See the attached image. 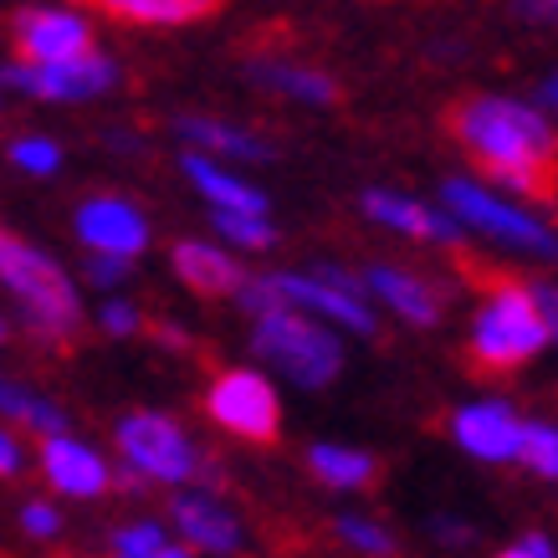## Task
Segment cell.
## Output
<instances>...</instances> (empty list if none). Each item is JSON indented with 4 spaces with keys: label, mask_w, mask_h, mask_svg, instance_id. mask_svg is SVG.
Listing matches in <instances>:
<instances>
[{
    "label": "cell",
    "mask_w": 558,
    "mask_h": 558,
    "mask_svg": "<svg viewBox=\"0 0 558 558\" xmlns=\"http://www.w3.org/2000/svg\"><path fill=\"white\" fill-rule=\"evenodd\" d=\"M446 129L497 185L558 201V134L533 102L476 93L446 113Z\"/></svg>",
    "instance_id": "6da1fadb"
},
{
    "label": "cell",
    "mask_w": 558,
    "mask_h": 558,
    "mask_svg": "<svg viewBox=\"0 0 558 558\" xmlns=\"http://www.w3.org/2000/svg\"><path fill=\"white\" fill-rule=\"evenodd\" d=\"M0 288L16 298L21 318L36 339L47 343H72L83 328V298L72 288V277L62 271V262L41 246H32L26 236L0 226Z\"/></svg>",
    "instance_id": "7a4b0ae2"
},
{
    "label": "cell",
    "mask_w": 558,
    "mask_h": 558,
    "mask_svg": "<svg viewBox=\"0 0 558 558\" xmlns=\"http://www.w3.org/2000/svg\"><path fill=\"white\" fill-rule=\"evenodd\" d=\"M543 343H548V328L538 318L533 292L518 288V282H497L476 307L466 349H472V364L482 374H512L523 369Z\"/></svg>",
    "instance_id": "3957f363"
},
{
    "label": "cell",
    "mask_w": 558,
    "mask_h": 558,
    "mask_svg": "<svg viewBox=\"0 0 558 558\" xmlns=\"http://www.w3.org/2000/svg\"><path fill=\"white\" fill-rule=\"evenodd\" d=\"M256 359H267L277 374H288L292 385L323 389L333 385L343 369V343L339 333H328L323 323H313L298 307H271L252 328Z\"/></svg>",
    "instance_id": "277c9868"
},
{
    "label": "cell",
    "mask_w": 558,
    "mask_h": 558,
    "mask_svg": "<svg viewBox=\"0 0 558 558\" xmlns=\"http://www.w3.org/2000/svg\"><path fill=\"white\" fill-rule=\"evenodd\" d=\"M113 440H119L123 461H129V472L138 482H165V487L185 492V482L205 476V466H210V457L190 440L185 425L165 415V410H129V415H119Z\"/></svg>",
    "instance_id": "5b68a950"
},
{
    "label": "cell",
    "mask_w": 558,
    "mask_h": 558,
    "mask_svg": "<svg viewBox=\"0 0 558 558\" xmlns=\"http://www.w3.org/2000/svg\"><path fill=\"white\" fill-rule=\"evenodd\" d=\"M440 205H446V216L457 220L461 231L472 226V231H482V236L502 241V246H518V252H533V256H548V262H558V231L548 226V220H538L533 210H523V205L502 201L497 190L476 185V180H446L440 185Z\"/></svg>",
    "instance_id": "8992f818"
},
{
    "label": "cell",
    "mask_w": 558,
    "mask_h": 558,
    "mask_svg": "<svg viewBox=\"0 0 558 558\" xmlns=\"http://www.w3.org/2000/svg\"><path fill=\"white\" fill-rule=\"evenodd\" d=\"M205 415L236 440L252 446H277L282 436V400L267 374L256 369H220L205 389Z\"/></svg>",
    "instance_id": "52a82bcc"
},
{
    "label": "cell",
    "mask_w": 558,
    "mask_h": 558,
    "mask_svg": "<svg viewBox=\"0 0 558 558\" xmlns=\"http://www.w3.org/2000/svg\"><path fill=\"white\" fill-rule=\"evenodd\" d=\"M271 292L282 298V307H298L307 318L339 323L343 333H359V339L379 333L374 307L359 298L354 277L343 267H328V262H323L318 271H271Z\"/></svg>",
    "instance_id": "ba28073f"
},
{
    "label": "cell",
    "mask_w": 558,
    "mask_h": 558,
    "mask_svg": "<svg viewBox=\"0 0 558 558\" xmlns=\"http://www.w3.org/2000/svg\"><path fill=\"white\" fill-rule=\"evenodd\" d=\"M113 83H119V62L98 47L72 57V62H51V68H32V62H16V57L0 62V87L41 102H93Z\"/></svg>",
    "instance_id": "9c48e42d"
},
{
    "label": "cell",
    "mask_w": 558,
    "mask_h": 558,
    "mask_svg": "<svg viewBox=\"0 0 558 558\" xmlns=\"http://www.w3.org/2000/svg\"><path fill=\"white\" fill-rule=\"evenodd\" d=\"M72 231L93 256H119V262L144 256L154 241L144 205H134L129 195H87V201H77Z\"/></svg>",
    "instance_id": "30bf717a"
},
{
    "label": "cell",
    "mask_w": 558,
    "mask_h": 558,
    "mask_svg": "<svg viewBox=\"0 0 558 558\" xmlns=\"http://www.w3.org/2000/svg\"><path fill=\"white\" fill-rule=\"evenodd\" d=\"M11 41H16V62L51 68V62H72L93 51V21L68 5H26L11 21Z\"/></svg>",
    "instance_id": "8fae6325"
},
{
    "label": "cell",
    "mask_w": 558,
    "mask_h": 558,
    "mask_svg": "<svg viewBox=\"0 0 558 558\" xmlns=\"http://www.w3.org/2000/svg\"><path fill=\"white\" fill-rule=\"evenodd\" d=\"M354 288H359V298L385 303L389 313H400V318L415 323V328H436L440 313H446V298H440V288L430 277L389 267V262H369L364 271H354Z\"/></svg>",
    "instance_id": "7c38bea8"
},
{
    "label": "cell",
    "mask_w": 558,
    "mask_h": 558,
    "mask_svg": "<svg viewBox=\"0 0 558 558\" xmlns=\"http://www.w3.org/2000/svg\"><path fill=\"white\" fill-rule=\"evenodd\" d=\"M451 436L466 457L476 461H518V440H523V415L508 400H476L451 415Z\"/></svg>",
    "instance_id": "4fadbf2b"
},
{
    "label": "cell",
    "mask_w": 558,
    "mask_h": 558,
    "mask_svg": "<svg viewBox=\"0 0 558 558\" xmlns=\"http://www.w3.org/2000/svg\"><path fill=\"white\" fill-rule=\"evenodd\" d=\"M359 210L385 226V231H400V236H415V241H436V246H461V226L446 210H430L425 201L415 195H400V190H364L359 195Z\"/></svg>",
    "instance_id": "5bb4252c"
},
{
    "label": "cell",
    "mask_w": 558,
    "mask_h": 558,
    "mask_svg": "<svg viewBox=\"0 0 558 558\" xmlns=\"http://www.w3.org/2000/svg\"><path fill=\"white\" fill-rule=\"evenodd\" d=\"M170 523L190 554L195 548H205V554H236L241 548V518L220 502L216 492H174Z\"/></svg>",
    "instance_id": "9a60e30c"
},
{
    "label": "cell",
    "mask_w": 558,
    "mask_h": 558,
    "mask_svg": "<svg viewBox=\"0 0 558 558\" xmlns=\"http://www.w3.org/2000/svg\"><path fill=\"white\" fill-rule=\"evenodd\" d=\"M41 472L62 497H83V502H93V497L113 487V466L102 461V451H93L87 440L72 436L41 440Z\"/></svg>",
    "instance_id": "2e32d148"
},
{
    "label": "cell",
    "mask_w": 558,
    "mask_h": 558,
    "mask_svg": "<svg viewBox=\"0 0 558 558\" xmlns=\"http://www.w3.org/2000/svg\"><path fill=\"white\" fill-rule=\"evenodd\" d=\"M180 174H185L190 185L210 201L216 216H256V220H267V210H271L267 190H256L252 180H241L236 170H226V165H216V159H205V154H180Z\"/></svg>",
    "instance_id": "e0dca14e"
},
{
    "label": "cell",
    "mask_w": 558,
    "mask_h": 558,
    "mask_svg": "<svg viewBox=\"0 0 558 558\" xmlns=\"http://www.w3.org/2000/svg\"><path fill=\"white\" fill-rule=\"evenodd\" d=\"M174 134L190 138V154H205V159H241V165H271L277 149H271L262 134L241 129V123L226 119H205V113H180L174 119Z\"/></svg>",
    "instance_id": "ac0fdd59"
},
{
    "label": "cell",
    "mask_w": 558,
    "mask_h": 558,
    "mask_svg": "<svg viewBox=\"0 0 558 558\" xmlns=\"http://www.w3.org/2000/svg\"><path fill=\"white\" fill-rule=\"evenodd\" d=\"M170 267H174V277H180L190 292H201V298H236L241 282H246L241 262L226 252V246H216V241H174Z\"/></svg>",
    "instance_id": "d6986e66"
},
{
    "label": "cell",
    "mask_w": 558,
    "mask_h": 558,
    "mask_svg": "<svg viewBox=\"0 0 558 558\" xmlns=\"http://www.w3.org/2000/svg\"><path fill=\"white\" fill-rule=\"evenodd\" d=\"M252 83L277 93V98L307 102V108H333L339 102V83L318 68H303V62H288V57H256L252 62Z\"/></svg>",
    "instance_id": "ffe728a7"
},
{
    "label": "cell",
    "mask_w": 558,
    "mask_h": 558,
    "mask_svg": "<svg viewBox=\"0 0 558 558\" xmlns=\"http://www.w3.org/2000/svg\"><path fill=\"white\" fill-rule=\"evenodd\" d=\"M307 472L333 492H364L379 482V461L369 451H354V446L318 440V446H307Z\"/></svg>",
    "instance_id": "44dd1931"
},
{
    "label": "cell",
    "mask_w": 558,
    "mask_h": 558,
    "mask_svg": "<svg viewBox=\"0 0 558 558\" xmlns=\"http://www.w3.org/2000/svg\"><path fill=\"white\" fill-rule=\"evenodd\" d=\"M0 415L5 421L26 425V430H36V436H68V410L51 405L47 395H36V389H26L21 379H5L0 374Z\"/></svg>",
    "instance_id": "7402d4cb"
},
{
    "label": "cell",
    "mask_w": 558,
    "mask_h": 558,
    "mask_svg": "<svg viewBox=\"0 0 558 558\" xmlns=\"http://www.w3.org/2000/svg\"><path fill=\"white\" fill-rule=\"evenodd\" d=\"M108 11L134 26H190V21L210 16L205 0H113Z\"/></svg>",
    "instance_id": "603a6c76"
},
{
    "label": "cell",
    "mask_w": 558,
    "mask_h": 558,
    "mask_svg": "<svg viewBox=\"0 0 558 558\" xmlns=\"http://www.w3.org/2000/svg\"><path fill=\"white\" fill-rule=\"evenodd\" d=\"M518 461L527 472L558 482V425L548 421H523V440H518Z\"/></svg>",
    "instance_id": "cb8c5ba5"
},
{
    "label": "cell",
    "mask_w": 558,
    "mask_h": 558,
    "mask_svg": "<svg viewBox=\"0 0 558 558\" xmlns=\"http://www.w3.org/2000/svg\"><path fill=\"white\" fill-rule=\"evenodd\" d=\"M11 165L16 170H26V174H36V180H51V174L62 170V144L51 134H21V138H11Z\"/></svg>",
    "instance_id": "d4e9b609"
},
{
    "label": "cell",
    "mask_w": 558,
    "mask_h": 558,
    "mask_svg": "<svg viewBox=\"0 0 558 558\" xmlns=\"http://www.w3.org/2000/svg\"><path fill=\"white\" fill-rule=\"evenodd\" d=\"M333 533H339V543L359 558H395V533L379 527L374 518H339Z\"/></svg>",
    "instance_id": "484cf974"
},
{
    "label": "cell",
    "mask_w": 558,
    "mask_h": 558,
    "mask_svg": "<svg viewBox=\"0 0 558 558\" xmlns=\"http://www.w3.org/2000/svg\"><path fill=\"white\" fill-rule=\"evenodd\" d=\"M165 543H170V533L159 523H123L108 538V558H154Z\"/></svg>",
    "instance_id": "4316f807"
},
{
    "label": "cell",
    "mask_w": 558,
    "mask_h": 558,
    "mask_svg": "<svg viewBox=\"0 0 558 558\" xmlns=\"http://www.w3.org/2000/svg\"><path fill=\"white\" fill-rule=\"evenodd\" d=\"M216 231L231 241V246H246V252H267V246H277L271 220H256V216H216Z\"/></svg>",
    "instance_id": "83f0119b"
},
{
    "label": "cell",
    "mask_w": 558,
    "mask_h": 558,
    "mask_svg": "<svg viewBox=\"0 0 558 558\" xmlns=\"http://www.w3.org/2000/svg\"><path fill=\"white\" fill-rule=\"evenodd\" d=\"M21 533H26V538H57V533H62V508L47 502V497L21 502Z\"/></svg>",
    "instance_id": "f1b7e54d"
},
{
    "label": "cell",
    "mask_w": 558,
    "mask_h": 558,
    "mask_svg": "<svg viewBox=\"0 0 558 558\" xmlns=\"http://www.w3.org/2000/svg\"><path fill=\"white\" fill-rule=\"evenodd\" d=\"M98 328L108 333V339H134V333H144V313H138L134 303H123V298H113V303H102Z\"/></svg>",
    "instance_id": "f546056e"
},
{
    "label": "cell",
    "mask_w": 558,
    "mask_h": 558,
    "mask_svg": "<svg viewBox=\"0 0 558 558\" xmlns=\"http://www.w3.org/2000/svg\"><path fill=\"white\" fill-rule=\"evenodd\" d=\"M129 271H134V262H119V256H93V262L83 267V277L93 282V288H119Z\"/></svg>",
    "instance_id": "4dcf8cb0"
},
{
    "label": "cell",
    "mask_w": 558,
    "mask_h": 558,
    "mask_svg": "<svg viewBox=\"0 0 558 558\" xmlns=\"http://www.w3.org/2000/svg\"><path fill=\"white\" fill-rule=\"evenodd\" d=\"M21 472H26V451H21V440L0 425V476L11 482V476H21Z\"/></svg>",
    "instance_id": "1f68e13d"
},
{
    "label": "cell",
    "mask_w": 558,
    "mask_h": 558,
    "mask_svg": "<svg viewBox=\"0 0 558 558\" xmlns=\"http://www.w3.org/2000/svg\"><path fill=\"white\" fill-rule=\"evenodd\" d=\"M527 292H533V303H538V318H543V328H548V339L558 343V288L538 282V288H527Z\"/></svg>",
    "instance_id": "d6a6232c"
},
{
    "label": "cell",
    "mask_w": 558,
    "mask_h": 558,
    "mask_svg": "<svg viewBox=\"0 0 558 558\" xmlns=\"http://www.w3.org/2000/svg\"><path fill=\"white\" fill-rule=\"evenodd\" d=\"M154 339H159V349H174V354H185L190 349V333L185 328H174V323H144Z\"/></svg>",
    "instance_id": "836d02e7"
},
{
    "label": "cell",
    "mask_w": 558,
    "mask_h": 558,
    "mask_svg": "<svg viewBox=\"0 0 558 558\" xmlns=\"http://www.w3.org/2000/svg\"><path fill=\"white\" fill-rule=\"evenodd\" d=\"M430 533H436L440 543H457V548H461V543H472V538H476L472 523H457V518H436V523H430Z\"/></svg>",
    "instance_id": "e575fe53"
},
{
    "label": "cell",
    "mask_w": 558,
    "mask_h": 558,
    "mask_svg": "<svg viewBox=\"0 0 558 558\" xmlns=\"http://www.w3.org/2000/svg\"><path fill=\"white\" fill-rule=\"evenodd\" d=\"M497 558H554V543L533 533V538H523V543H512V548H502Z\"/></svg>",
    "instance_id": "d590c367"
},
{
    "label": "cell",
    "mask_w": 558,
    "mask_h": 558,
    "mask_svg": "<svg viewBox=\"0 0 558 558\" xmlns=\"http://www.w3.org/2000/svg\"><path fill=\"white\" fill-rule=\"evenodd\" d=\"M154 558H195V554H190V548H185V543H165V548H159V554H154Z\"/></svg>",
    "instance_id": "8d00e7d4"
},
{
    "label": "cell",
    "mask_w": 558,
    "mask_h": 558,
    "mask_svg": "<svg viewBox=\"0 0 558 558\" xmlns=\"http://www.w3.org/2000/svg\"><path fill=\"white\" fill-rule=\"evenodd\" d=\"M543 102H548V108H554V113H558V72H554V77H548V83H543Z\"/></svg>",
    "instance_id": "74e56055"
},
{
    "label": "cell",
    "mask_w": 558,
    "mask_h": 558,
    "mask_svg": "<svg viewBox=\"0 0 558 558\" xmlns=\"http://www.w3.org/2000/svg\"><path fill=\"white\" fill-rule=\"evenodd\" d=\"M0 343H5V318H0Z\"/></svg>",
    "instance_id": "f35d334b"
}]
</instances>
